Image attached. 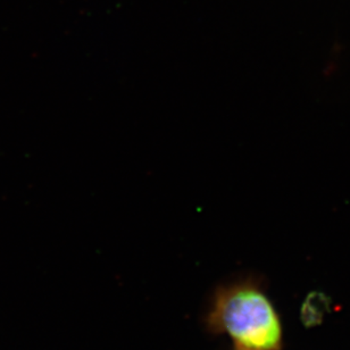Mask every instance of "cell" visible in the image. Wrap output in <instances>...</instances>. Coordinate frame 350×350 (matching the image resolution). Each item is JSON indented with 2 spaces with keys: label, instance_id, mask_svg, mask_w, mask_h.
Returning a JSON list of instances; mask_svg holds the SVG:
<instances>
[{
  "label": "cell",
  "instance_id": "obj_1",
  "mask_svg": "<svg viewBox=\"0 0 350 350\" xmlns=\"http://www.w3.org/2000/svg\"><path fill=\"white\" fill-rule=\"evenodd\" d=\"M211 334H226L234 350L282 349V325L258 284L239 280L216 288L205 317Z\"/></svg>",
  "mask_w": 350,
  "mask_h": 350
}]
</instances>
